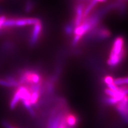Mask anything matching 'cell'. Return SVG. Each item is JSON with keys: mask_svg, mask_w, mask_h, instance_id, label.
I'll list each match as a JSON object with an SVG mask.
<instances>
[{"mask_svg": "<svg viewBox=\"0 0 128 128\" xmlns=\"http://www.w3.org/2000/svg\"><path fill=\"white\" fill-rule=\"evenodd\" d=\"M75 28V27L73 25L72 22L68 24L65 27V33L68 35H71L73 34L74 30Z\"/></svg>", "mask_w": 128, "mask_h": 128, "instance_id": "cell-9", "label": "cell"}, {"mask_svg": "<svg viewBox=\"0 0 128 128\" xmlns=\"http://www.w3.org/2000/svg\"><path fill=\"white\" fill-rule=\"evenodd\" d=\"M127 46L126 40L122 36L116 37L112 44L107 60V64L110 67H115L121 64L127 56Z\"/></svg>", "mask_w": 128, "mask_h": 128, "instance_id": "cell-1", "label": "cell"}, {"mask_svg": "<svg viewBox=\"0 0 128 128\" xmlns=\"http://www.w3.org/2000/svg\"><path fill=\"white\" fill-rule=\"evenodd\" d=\"M43 32V25L41 21L34 25L33 30L30 36V43L32 46L36 44L40 39Z\"/></svg>", "mask_w": 128, "mask_h": 128, "instance_id": "cell-4", "label": "cell"}, {"mask_svg": "<svg viewBox=\"0 0 128 128\" xmlns=\"http://www.w3.org/2000/svg\"><path fill=\"white\" fill-rule=\"evenodd\" d=\"M59 128H66V126L65 121V116H64L60 124Z\"/></svg>", "mask_w": 128, "mask_h": 128, "instance_id": "cell-14", "label": "cell"}, {"mask_svg": "<svg viewBox=\"0 0 128 128\" xmlns=\"http://www.w3.org/2000/svg\"><path fill=\"white\" fill-rule=\"evenodd\" d=\"M111 32L105 26L98 25L90 31L86 36L85 40L90 41H102L110 38Z\"/></svg>", "mask_w": 128, "mask_h": 128, "instance_id": "cell-2", "label": "cell"}, {"mask_svg": "<svg viewBox=\"0 0 128 128\" xmlns=\"http://www.w3.org/2000/svg\"><path fill=\"white\" fill-rule=\"evenodd\" d=\"M1 124L4 128H16L12 124H11L6 120H3L1 121Z\"/></svg>", "mask_w": 128, "mask_h": 128, "instance_id": "cell-11", "label": "cell"}, {"mask_svg": "<svg viewBox=\"0 0 128 128\" xmlns=\"http://www.w3.org/2000/svg\"><path fill=\"white\" fill-rule=\"evenodd\" d=\"M116 110L126 123H128V96H126L117 104Z\"/></svg>", "mask_w": 128, "mask_h": 128, "instance_id": "cell-3", "label": "cell"}, {"mask_svg": "<svg viewBox=\"0 0 128 128\" xmlns=\"http://www.w3.org/2000/svg\"><path fill=\"white\" fill-rule=\"evenodd\" d=\"M65 121L67 126L72 128L75 126L78 123V118L75 115L70 114L65 116Z\"/></svg>", "mask_w": 128, "mask_h": 128, "instance_id": "cell-6", "label": "cell"}, {"mask_svg": "<svg viewBox=\"0 0 128 128\" xmlns=\"http://www.w3.org/2000/svg\"><path fill=\"white\" fill-rule=\"evenodd\" d=\"M41 92L38 91H34L31 92L30 102L32 105H35L38 101Z\"/></svg>", "mask_w": 128, "mask_h": 128, "instance_id": "cell-8", "label": "cell"}, {"mask_svg": "<svg viewBox=\"0 0 128 128\" xmlns=\"http://www.w3.org/2000/svg\"><path fill=\"white\" fill-rule=\"evenodd\" d=\"M104 102L110 105H116V104L118 102L117 99H116L115 98L113 97H108V96L107 97H105L104 99Z\"/></svg>", "mask_w": 128, "mask_h": 128, "instance_id": "cell-10", "label": "cell"}, {"mask_svg": "<svg viewBox=\"0 0 128 128\" xmlns=\"http://www.w3.org/2000/svg\"><path fill=\"white\" fill-rule=\"evenodd\" d=\"M6 20V19L4 16H1V17H0V28L2 26H4V24Z\"/></svg>", "mask_w": 128, "mask_h": 128, "instance_id": "cell-13", "label": "cell"}, {"mask_svg": "<svg viewBox=\"0 0 128 128\" xmlns=\"http://www.w3.org/2000/svg\"><path fill=\"white\" fill-rule=\"evenodd\" d=\"M96 1H97L98 3H104V2H106L107 0H96Z\"/></svg>", "mask_w": 128, "mask_h": 128, "instance_id": "cell-15", "label": "cell"}, {"mask_svg": "<svg viewBox=\"0 0 128 128\" xmlns=\"http://www.w3.org/2000/svg\"><path fill=\"white\" fill-rule=\"evenodd\" d=\"M64 116L61 113L54 115L50 120L48 128H59Z\"/></svg>", "mask_w": 128, "mask_h": 128, "instance_id": "cell-5", "label": "cell"}, {"mask_svg": "<svg viewBox=\"0 0 128 128\" xmlns=\"http://www.w3.org/2000/svg\"><path fill=\"white\" fill-rule=\"evenodd\" d=\"M104 81L107 85H108L110 84L113 83L114 82V80L112 76H107L104 78Z\"/></svg>", "mask_w": 128, "mask_h": 128, "instance_id": "cell-12", "label": "cell"}, {"mask_svg": "<svg viewBox=\"0 0 128 128\" xmlns=\"http://www.w3.org/2000/svg\"><path fill=\"white\" fill-rule=\"evenodd\" d=\"M20 100V94L19 92L17 90L14 94L13 97L12 98L11 100L10 103V108L11 110H14V108L17 106L18 102Z\"/></svg>", "mask_w": 128, "mask_h": 128, "instance_id": "cell-7", "label": "cell"}]
</instances>
